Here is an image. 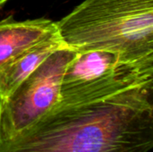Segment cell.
Instances as JSON below:
<instances>
[{"label": "cell", "mask_w": 153, "mask_h": 152, "mask_svg": "<svg viewBox=\"0 0 153 152\" xmlns=\"http://www.w3.org/2000/svg\"><path fill=\"white\" fill-rule=\"evenodd\" d=\"M153 82L110 97L56 104L0 152H151Z\"/></svg>", "instance_id": "cell-1"}, {"label": "cell", "mask_w": 153, "mask_h": 152, "mask_svg": "<svg viewBox=\"0 0 153 152\" xmlns=\"http://www.w3.org/2000/svg\"><path fill=\"white\" fill-rule=\"evenodd\" d=\"M56 25L77 52L106 50L125 62L153 65V0H84Z\"/></svg>", "instance_id": "cell-2"}, {"label": "cell", "mask_w": 153, "mask_h": 152, "mask_svg": "<svg viewBox=\"0 0 153 152\" xmlns=\"http://www.w3.org/2000/svg\"><path fill=\"white\" fill-rule=\"evenodd\" d=\"M150 82L152 64L125 62L106 50L81 51L65 70L58 103L93 101Z\"/></svg>", "instance_id": "cell-3"}, {"label": "cell", "mask_w": 153, "mask_h": 152, "mask_svg": "<svg viewBox=\"0 0 153 152\" xmlns=\"http://www.w3.org/2000/svg\"><path fill=\"white\" fill-rule=\"evenodd\" d=\"M76 54L68 47L55 51L3 100L1 142L16 136L58 103L65 70Z\"/></svg>", "instance_id": "cell-4"}, {"label": "cell", "mask_w": 153, "mask_h": 152, "mask_svg": "<svg viewBox=\"0 0 153 152\" xmlns=\"http://www.w3.org/2000/svg\"><path fill=\"white\" fill-rule=\"evenodd\" d=\"M57 31L56 22L44 17L16 21L8 16L0 21V65Z\"/></svg>", "instance_id": "cell-5"}, {"label": "cell", "mask_w": 153, "mask_h": 152, "mask_svg": "<svg viewBox=\"0 0 153 152\" xmlns=\"http://www.w3.org/2000/svg\"><path fill=\"white\" fill-rule=\"evenodd\" d=\"M67 47L58 31L0 65V97L8 98L17 86L55 51Z\"/></svg>", "instance_id": "cell-6"}, {"label": "cell", "mask_w": 153, "mask_h": 152, "mask_svg": "<svg viewBox=\"0 0 153 152\" xmlns=\"http://www.w3.org/2000/svg\"><path fill=\"white\" fill-rule=\"evenodd\" d=\"M2 103H3V99L0 97V142H1V111H2Z\"/></svg>", "instance_id": "cell-7"}, {"label": "cell", "mask_w": 153, "mask_h": 152, "mask_svg": "<svg viewBox=\"0 0 153 152\" xmlns=\"http://www.w3.org/2000/svg\"><path fill=\"white\" fill-rule=\"evenodd\" d=\"M8 1H9V0H0V8H1L5 3H7Z\"/></svg>", "instance_id": "cell-8"}]
</instances>
